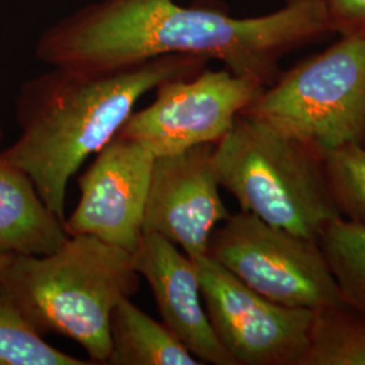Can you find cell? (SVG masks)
Here are the masks:
<instances>
[{"mask_svg":"<svg viewBox=\"0 0 365 365\" xmlns=\"http://www.w3.org/2000/svg\"><path fill=\"white\" fill-rule=\"evenodd\" d=\"M0 291V365H88L43 339Z\"/></svg>","mask_w":365,"mask_h":365,"instance_id":"cell-16","label":"cell"},{"mask_svg":"<svg viewBox=\"0 0 365 365\" xmlns=\"http://www.w3.org/2000/svg\"><path fill=\"white\" fill-rule=\"evenodd\" d=\"M318 150L365 146V38L339 42L294 66L241 113Z\"/></svg>","mask_w":365,"mask_h":365,"instance_id":"cell-5","label":"cell"},{"mask_svg":"<svg viewBox=\"0 0 365 365\" xmlns=\"http://www.w3.org/2000/svg\"><path fill=\"white\" fill-rule=\"evenodd\" d=\"M331 31L365 38V0H322Z\"/></svg>","mask_w":365,"mask_h":365,"instance_id":"cell-18","label":"cell"},{"mask_svg":"<svg viewBox=\"0 0 365 365\" xmlns=\"http://www.w3.org/2000/svg\"><path fill=\"white\" fill-rule=\"evenodd\" d=\"M215 144L197 145L155 158L143 232L164 237L197 260L207 255L210 237L230 212L222 200L214 164Z\"/></svg>","mask_w":365,"mask_h":365,"instance_id":"cell-10","label":"cell"},{"mask_svg":"<svg viewBox=\"0 0 365 365\" xmlns=\"http://www.w3.org/2000/svg\"><path fill=\"white\" fill-rule=\"evenodd\" d=\"M264 88L227 68L168 80L157 87L155 101L133 113L117 135L143 145L155 157L217 144Z\"/></svg>","mask_w":365,"mask_h":365,"instance_id":"cell-7","label":"cell"},{"mask_svg":"<svg viewBox=\"0 0 365 365\" xmlns=\"http://www.w3.org/2000/svg\"><path fill=\"white\" fill-rule=\"evenodd\" d=\"M214 164L241 210L274 227L318 242L327 225L342 218L321 150L261 119L240 114L215 144Z\"/></svg>","mask_w":365,"mask_h":365,"instance_id":"cell-4","label":"cell"},{"mask_svg":"<svg viewBox=\"0 0 365 365\" xmlns=\"http://www.w3.org/2000/svg\"><path fill=\"white\" fill-rule=\"evenodd\" d=\"M13 256H10V255H4V253H0V268L7 262V261L10 260Z\"/></svg>","mask_w":365,"mask_h":365,"instance_id":"cell-19","label":"cell"},{"mask_svg":"<svg viewBox=\"0 0 365 365\" xmlns=\"http://www.w3.org/2000/svg\"><path fill=\"white\" fill-rule=\"evenodd\" d=\"M207 256L280 306L314 312L344 306L317 241L274 227L248 211L230 214L212 232Z\"/></svg>","mask_w":365,"mask_h":365,"instance_id":"cell-6","label":"cell"},{"mask_svg":"<svg viewBox=\"0 0 365 365\" xmlns=\"http://www.w3.org/2000/svg\"><path fill=\"white\" fill-rule=\"evenodd\" d=\"M68 237L66 222L48 207L31 178L0 155V253L46 256Z\"/></svg>","mask_w":365,"mask_h":365,"instance_id":"cell-12","label":"cell"},{"mask_svg":"<svg viewBox=\"0 0 365 365\" xmlns=\"http://www.w3.org/2000/svg\"><path fill=\"white\" fill-rule=\"evenodd\" d=\"M345 307L365 315V226L339 218L318 238Z\"/></svg>","mask_w":365,"mask_h":365,"instance_id":"cell-14","label":"cell"},{"mask_svg":"<svg viewBox=\"0 0 365 365\" xmlns=\"http://www.w3.org/2000/svg\"><path fill=\"white\" fill-rule=\"evenodd\" d=\"M195 262L210 324L235 365H302L314 310L261 297L207 255Z\"/></svg>","mask_w":365,"mask_h":365,"instance_id":"cell-8","label":"cell"},{"mask_svg":"<svg viewBox=\"0 0 365 365\" xmlns=\"http://www.w3.org/2000/svg\"><path fill=\"white\" fill-rule=\"evenodd\" d=\"M321 156L341 217L365 226V146L342 145L322 150Z\"/></svg>","mask_w":365,"mask_h":365,"instance_id":"cell-17","label":"cell"},{"mask_svg":"<svg viewBox=\"0 0 365 365\" xmlns=\"http://www.w3.org/2000/svg\"><path fill=\"white\" fill-rule=\"evenodd\" d=\"M107 365L202 364L163 322L137 307L131 298L119 300L110 317Z\"/></svg>","mask_w":365,"mask_h":365,"instance_id":"cell-13","label":"cell"},{"mask_svg":"<svg viewBox=\"0 0 365 365\" xmlns=\"http://www.w3.org/2000/svg\"><path fill=\"white\" fill-rule=\"evenodd\" d=\"M331 31L322 0H287L257 18L184 7L173 0H102L42 34L37 57L52 66L110 71L164 56L218 60L268 87L291 51Z\"/></svg>","mask_w":365,"mask_h":365,"instance_id":"cell-1","label":"cell"},{"mask_svg":"<svg viewBox=\"0 0 365 365\" xmlns=\"http://www.w3.org/2000/svg\"><path fill=\"white\" fill-rule=\"evenodd\" d=\"M163 324L202 364L235 365L217 339L206 313L195 260L164 237L143 232L133 252Z\"/></svg>","mask_w":365,"mask_h":365,"instance_id":"cell-11","label":"cell"},{"mask_svg":"<svg viewBox=\"0 0 365 365\" xmlns=\"http://www.w3.org/2000/svg\"><path fill=\"white\" fill-rule=\"evenodd\" d=\"M0 140H1V128H0Z\"/></svg>","mask_w":365,"mask_h":365,"instance_id":"cell-20","label":"cell"},{"mask_svg":"<svg viewBox=\"0 0 365 365\" xmlns=\"http://www.w3.org/2000/svg\"><path fill=\"white\" fill-rule=\"evenodd\" d=\"M206 64L200 57L164 56L110 71L53 66L22 86L15 103L21 134L0 155L26 172L66 222L68 184L86 160L117 135L148 92Z\"/></svg>","mask_w":365,"mask_h":365,"instance_id":"cell-2","label":"cell"},{"mask_svg":"<svg viewBox=\"0 0 365 365\" xmlns=\"http://www.w3.org/2000/svg\"><path fill=\"white\" fill-rule=\"evenodd\" d=\"M155 158L143 145L118 135L96 152L78 178V205L66 218L68 235H92L133 253L143 235Z\"/></svg>","mask_w":365,"mask_h":365,"instance_id":"cell-9","label":"cell"},{"mask_svg":"<svg viewBox=\"0 0 365 365\" xmlns=\"http://www.w3.org/2000/svg\"><path fill=\"white\" fill-rule=\"evenodd\" d=\"M134 256L92 235H69L46 256H13L0 268V291L42 336L75 341L91 364L110 354V317L140 289Z\"/></svg>","mask_w":365,"mask_h":365,"instance_id":"cell-3","label":"cell"},{"mask_svg":"<svg viewBox=\"0 0 365 365\" xmlns=\"http://www.w3.org/2000/svg\"><path fill=\"white\" fill-rule=\"evenodd\" d=\"M302 365H365V315L342 306L315 312Z\"/></svg>","mask_w":365,"mask_h":365,"instance_id":"cell-15","label":"cell"}]
</instances>
